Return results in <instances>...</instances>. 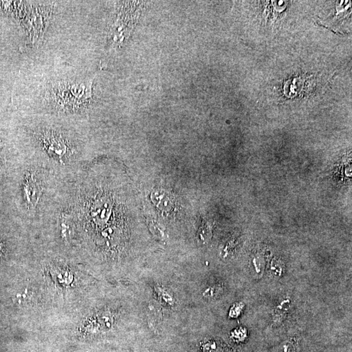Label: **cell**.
I'll list each match as a JSON object with an SVG mask.
<instances>
[{"mask_svg":"<svg viewBox=\"0 0 352 352\" xmlns=\"http://www.w3.org/2000/svg\"><path fill=\"white\" fill-rule=\"evenodd\" d=\"M52 91L53 100L64 110L80 109L90 102L93 97L92 81L61 83Z\"/></svg>","mask_w":352,"mask_h":352,"instance_id":"cell-1","label":"cell"},{"mask_svg":"<svg viewBox=\"0 0 352 352\" xmlns=\"http://www.w3.org/2000/svg\"><path fill=\"white\" fill-rule=\"evenodd\" d=\"M24 190L27 203L30 206L35 207L40 197L41 187L39 181L33 175L27 178L24 183Z\"/></svg>","mask_w":352,"mask_h":352,"instance_id":"cell-2","label":"cell"},{"mask_svg":"<svg viewBox=\"0 0 352 352\" xmlns=\"http://www.w3.org/2000/svg\"><path fill=\"white\" fill-rule=\"evenodd\" d=\"M43 142L45 143L46 148L49 151L61 155L62 153L66 152L67 146L65 140H62L58 135L47 134L43 136Z\"/></svg>","mask_w":352,"mask_h":352,"instance_id":"cell-3","label":"cell"},{"mask_svg":"<svg viewBox=\"0 0 352 352\" xmlns=\"http://www.w3.org/2000/svg\"><path fill=\"white\" fill-rule=\"evenodd\" d=\"M280 351L294 352V348L292 344L289 343V342H286V343L282 344L281 348H280Z\"/></svg>","mask_w":352,"mask_h":352,"instance_id":"cell-4","label":"cell"}]
</instances>
